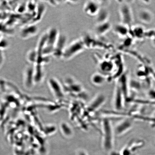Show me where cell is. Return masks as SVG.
Segmentation results:
<instances>
[{
  "mask_svg": "<svg viewBox=\"0 0 155 155\" xmlns=\"http://www.w3.org/2000/svg\"><path fill=\"white\" fill-rule=\"evenodd\" d=\"M138 17L141 22L146 24H150L154 18L152 12L147 9H143L139 11Z\"/></svg>",
  "mask_w": 155,
  "mask_h": 155,
  "instance_id": "obj_14",
  "label": "cell"
},
{
  "mask_svg": "<svg viewBox=\"0 0 155 155\" xmlns=\"http://www.w3.org/2000/svg\"><path fill=\"white\" fill-rule=\"evenodd\" d=\"M67 38L64 35L60 34L53 55L57 59H61L64 50L67 46Z\"/></svg>",
  "mask_w": 155,
  "mask_h": 155,
  "instance_id": "obj_9",
  "label": "cell"
},
{
  "mask_svg": "<svg viewBox=\"0 0 155 155\" xmlns=\"http://www.w3.org/2000/svg\"><path fill=\"white\" fill-rule=\"evenodd\" d=\"M106 100V97L104 95H98L89 104L87 110L91 113L94 112L101 107L105 102Z\"/></svg>",
  "mask_w": 155,
  "mask_h": 155,
  "instance_id": "obj_12",
  "label": "cell"
},
{
  "mask_svg": "<svg viewBox=\"0 0 155 155\" xmlns=\"http://www.w3.org/2000/svg\"><path fill=\"white\" fill-rule=\"evenodd\" d=\"M48 84L55 97L59 100L63 99L64 96V89L59 81L55 78H52L48 80Z\"/></svg>",
  "mask_w": 155,
  "mask_h": 155,
  "instance_id": "obj_8",
  "label": "cell"
},
{
  "mask_svg": "<svg viewBox=\"0 0 155 155\" xmlns=\"http://www.w3.org/2000/svg\"><path fill=\"white\" fill-rule=\"evenodd\" d=\"M96 17L97 24L107 22L108 21L109 13L106 9L101 8Z\"/></svg>",
  "mask_w": 155,
  "mask_h": 155,
  "instance_id": "obj_17",
  "label": "cell"
},
{
  "mask_svg": "<svg viewBox=\"0 0 155 155\" xmlns=\"http://www.w3.org/2000/svg\"><path fill=\"white\" fill-rule=\"evenodd\" d=\"M65 88L71 93L75 94H81L83 92V87L80 83L75 81L71 77H67L65 79L64 84Z\"/></svg>",
  "mask_w": 155,
  "mask_h": 155,
  "instance_id": "obj_10",
  "label": "cell"
},
{
  "mask_svg": "<svg viewBox=\"0 0 155 155\" xmlns=\"http://www.w3.org/2000/svg\"><path fill=\"white\" fill-rule=\"evenodd\" d=\"M39 28L35 24L25 26L19 32V36L22 39H28L38 34Z\"/></svg>",
  "mask_w": 155,
  "mask_h": 155,
  "instance_id": "obj_11",
  "label": "cell"
},
{
  "mask_svg": "<svg viewBox=\"0 0 155 155\" xmlns=\"http://www.w3.org/2000/svg\"><path fill=\"white\" fill-rule=\"evenodd\" d=\"M133 126L132 120L126 118L119 122L114 128V133L117 136H121L131 130Z\"/></svg>",
  "mask_w": 155,
  "mask_h": 155,
  "instance_id": "obj_5",
  "label": "cell"
},
{
  "mask_svg": "<svg viewBox=\"0 0 155 155\" xmlns=\"http://www.w3.org/2000/svg\"><path fill=\"white\" fill-rule=\"evenodd\" d=\"M147 94L151 101L155 102V89H152L149 90Z\"/></svg>",
  "mask_w": 155,
  "mask_h": 155,
  "instance_id": "obj_23",
  "label": "cell"
},
{
  "mask_svg": "<svg viewBox=\"0 0 155 155\" xmlns=\"http://www.w3.org/2000/svg\"><path fill=\"white\" fill-rule=\"evenodd\" d=\"M60 128L62 133L64 136L67 137L72 136L73 134L72 129L68 124L65 122H63L61 123Z\"/></svg>",
  "mask_w": 155,
  "mask_h": 155,
  "instance_id": "obj_21",
  "label": "cell"
},
{
  "mask_svg": "<svg viewBox=\"0 0 155 155\" xmlns=\"http://www.w3.org/2000/svg\"><path fill=\"white\" fill-rule=\"evenodd\" d=\"M102 144L104 150L111 151L114 147V137L115 135L114 128L112 127L111 121L107 118L103 120L102 122Z\"/></svg>",
  "mask_w": 155,
  "mask_h": 155,
  "instance_id": "obj_1",
  "label": "cell"
},
{
  "mask_svg": "<svg viewBox=\"0 0 155 155\" xmlns=\"http://www.w3.org/2000/svg\"><path fill=\"white\" fill-rule=\"evenodd\" d=\"M99 68L101 72L105 73L112 72L114 66L111 62L108 61H103L100 62L98 65Z\"/></svg>",
  "mask_w": 155,
  "mask_h": 155,
  "instance_id": "obj_19",
  "label": "cell"
},
{
  "mask_svg": "<svg viewBox=\"0 0 155 155\" xmlns=\"http://www.w3.org/2000/svg\"><path fill=\"white\" fill-rule=\"evenodd\" d=\"M128 27L122 24L116 25L114 28V32L118 36L121 37L125 36L129 32Z\"/></svg>",
  "mask_w": 155,
  "mask_h": 155,
  "instance_id": "obj_18",
  "label": "cell"
},
{
  "mask_svg": "<svg viewBox=\"0 0 155 155\" xmlns=\"http://www.w3.org/2000/svg\"><path fill=\"white\" fill-rule=\"evenodd\" d=\"M85 49L86 48L81 39H77L67 45L64 50L61 59L64 61H69L82 53Z\"/></svg>",
  "mask_w": 155,
  "mask_h": 155,
  "instance_id": "obj_2",
  "label": "cell"
},
{
  "mask_svg": "<svg viewBox=\"0 0 155 155\" xmlns=\"http://www.w3.org/2000/svg\"><path fill=\"white\" fill-rule=\"evenodd\" d=\"M144 145L145 143L144 141L137 139L130 141L126 146L128 148L132 153L134 154V153L136 151L143 148Z\"/></svg>",
  "mask_w": 155,
  "mask_h": 155,
  "instance_id": "obj_15",
  "label": "cell"
},
{
  "mask_svg": "<svg viewBox=\"0 0 155 155\" xmlns=\"http://www.w3.org/2000/svg\"><path fill=\"white\" fill-rule=\"evenodd\" d=\"M106 79V77L104 74L100 73H94L91 77L92 84L97 86H101L103 84Z\"/></svg>",
  "mask_w": 155,
  "mask_h": 155,
  "instance_id": "obj_16",
  "label": "cell"
},
{
  "mask_svg": "<svg viewBox=\"0 0 155 155\" xmlns=\"http://www.w3.org/2000/svg\"><path fill=\"white\" fill-rule=\"evenodd\" d=\"M100 36L89 34H86L81 38L82 41L86 49H94L100 48L104 49L106 48L107 45L105 42L102 41L100 38Z\"/></svg>",
  "mask_w": 155,
  "mask_h": 155,
  "instance_id": "obj_3",
  "label": "cell"
},
{
  "mask_svg": "<svg viewBox=\"0 0 155 155\" xmlns=\"http://www.w3.org/2000/svg\"><path fill=\"white\" fill-rule=\"evenodd\" d=\"M78 155H87L86 153H85L84 151H81L79 152Z\"/></svg>",
  "mask_w": 155,
  "mask_h": 155,
  "instance_id": "obj_25",
  "label": "cell"
},
{
  "mask_svg": "<svg viewBox=\"0 0 155 155\" xmlns=\"http://www.w3.org/2000/svg\"><path fill=\"white\" fill-rule=\"evenodd\" d=\"M119 13L121 24L129 27L133 22V16L131 8L127 3H124L120 6Z\"/></svg>",
  "mask_w": 155,
  "mask_h": 155,
  "instance_id": "obj_4",
  "label": "cell"
},
{
  "mask_svg": "<svg viewBox=\"0 0 155 155\" xmlns=\"http://www.w3.org/2000/svg\"><path fill=\"white\" fill-rule=\"evenodd\" d=\"M38 58V54L36 50H31L27 53L26 59L30 65L35 64Z\"/></svg>",
  "mask_w": 155,
  "mask_h": 155,
  "instance_id": "obj_20",
  "label": "cell"
},
{
  "mask_svg": "<svg viewBox=\"0 0 155 155\" xmlns=\"http://www.w3.org/2000/svg\"><path fill=\"white\" fill-rule=\"evenodd\" d=\"M130 89L135 91H139L141 90V83L136 80H131L129 82Z\"/></svg>",
  "mask_w": 155,
  "mask_h": 155,
  "instance_id": "obj_22",
  "label": "cell"
},
{
  "mask_svg": "<svg viewBox=\"0 0 155 155\" xmlns=\"http://www.w3.org/2000/svg\"><path fill=\"white\" fill-rule=\"evenodd\" d=\"M100 1H87L83 6V11L86 14L90 17H96L101 8Z\"/></svg>",
  "mask_w": 155,
  "mask_h": 155,
  "instance_id": "obj_6",
  "label": "cell"
},
{
  "mask_svg": "<svg viewBox=\"0 0 155 155\" xmlns=\"http://www.w3.org/2000/svg\"><path fill=\"white\" fill-rule=\"evenodd\" d=\"M111 25L109 21L97 24L95 28L96 35L102 36L109 31L111 28Z\"/></svg>",
  "mask_w": 155,
  "mask_h": 155,
  "instance_id": "obj_13",
  "label": "cell"
},
{
  "mask_svg": "<svg viewBox=\"0 0 155 155\" xmlns=\"http://www.w3.org/2000/svg\"><path fill=\"white\" fill-rule=\"evenodd\" d=\"M9 44L6 40L0 39V49H5L8 47Z\"/></svg>",
  "mask_w": 155,
  "mask_h": 155,
  "instance_id": "obj_24",
  "label": "cell"
},
{
  "mask_svg": "<svg viewBox=\"0 0 155 155\" xmlns=\"http://www.w3.org/2000/svg\"><path fill=\"white\" fill-rule=\"evenodd\" d=\"M125 100L123 92L119 86L116 84L113 102L114 107L115 111L119 112L121 111L124 108Z\"/></svg>",
  "mask_w": 155,
  "mask_h": 155,
  "instance_id": "obj_7",
  "label": "cell"
}]
</instances>
